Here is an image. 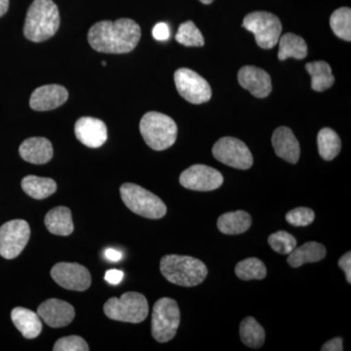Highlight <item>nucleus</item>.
Returning a JSON list of instances; mask_svg holds the SVG:
<instances>
[{
  "label": "nucleus",
  "instance_id": "c85d7f7f",
  "mask_svg": "<svg viewBox=\"0 0 351 351\" xmlns=\"http://www.w3.org/2000/svg\"><path fill=\"white\" fill-rule=\"evenodd\" d=\"M235 274L242 280H262L267 276V267L258 258H249L237 263Z\"/></svg>",
  "mask_w": 351,
  "mask_h": 351
},
{
  "label": "nucleus",
  "instance_id": "6ab92c4d",
  "mask_svg": "<svg viewBox=\"0 0 351 351\" xmlns=\"http://www.w3.org/2000/svg\"><path fill=\"white\" fill-rule=\"evenodd\" d=\"M19 152L25 161L36 165L49 162L54 154L50 141L43 137L27 138L20 145Z\"/></svg>",
  "mask_w": 351,
  "mask_h": 351
},
{
  "label": "nucleus",
  "instance_id": "0eeeda50",
  "mask_svg": "<svg viewBox=\"0 0 351 351\" xmlns=\"http://www.w3.org/2000/svg\"><path fill=\"white\" fill-rule=\"evenodd\" d=\"M180 321L181 313L177 302L170 298L158 300L152 311V337L158 343H167L177 334Z\"/></svg>",
  "mask_w": 351,
  "mask_h": 351
},
{
  "label": "nucleus",
  "instance_id": "4468645a",
  "mask_svg": "<svg viewBox=\"0 0 351 351\" xmlns=\"http://www.w3.org/2000/svg\"><path fill=\"white\" fill-rule=\"evenodd\" d=\"M38 314L48 326L62 328L68 326L73 322L75 311L69 302L58 299H50L38 306Z\"/></svg>",
  "mask_w": 351,
  "mask_h": 351
},
{
  "label": "nucleus",
  "instance_id": "f257e3e1",
  "mask_svg": "<svg viewBox=\"0 0 351 351\" xmlns=\"http://www.w3.org/2000/svg\"><path fill=\"white\" fill-rule=\"evenodd\" d=\"M140 25L131 19L101 21L88 32V41L94 50L110 54H125L135 49L141 39Z\"/></svg>",
  "mask_w": 351,
  "mask_h": 351
},
{
  "label": "nucleus",
  "instance_id": "7ed1b4c3",
  "mask_svg": "<svg viewBox=\"0 0 351 351\" xmlns=\"http://www.w3.org/2000/svg\"><path fill=\"white\" fill-rule=\"evenodd\" d=\"M160 271L169 282L182 287H195L205 280V263L189 256L167 255L161 258Z\"/></svg>",
  "mask_w": 351,
  "mask_h": 351
},
{
  "label": "nucleus",
  "instance_id": "a19ab883",
  "mask_svg": "<svg viewBox=\"0 0 351 351\" xmlns=\"http://www.w3.org/2000/svg\"><path fill=\"white\" fill-rule=\"evenodd\" d=\"M203 4H211L213 0H199Z\"/></svg>",
  "mask_w": 351,
  "mask_h": 351
},
{
  "label": "nucleus",
  "instance_id": "2eb2a0df",
  "mask_svg": "<svg viewBox=\"0 0 351 351\" xmlns=\"http://www.w3.org/2000/svg\"><path fill=\"white\" fill-rule=\"evenodd\" d=\"M239 84L256 98H267L271 93V78L267 71L257 66H246L240 69Z\"/></svg>",
  "mask_w": 351,
  "mask_h": 351
},
{
  "label": "nucleus",
  "instance_id": "72a5a7b5",
  "mask_svg": "<svg viewBox=\"0 0 351 351\" xmlns=\"http://www.w3.org/2000/svg\"><path fill=\"white\" fill-rule=\"evenodd\" d=\"M53 350L87 351L89 350V346H88L86 341L82 337L69 336L58 339L54 348H53Z\"/></svg>",
  "mask_w": 351,
  "mask_h": 351
},
{
  "label": "nucleus",
  "instance_id": "79ce46f5",
  "mask_svg": "<svg viewBox=\"0 0 351 351\" xmlns=\"http://www.w3.org/2000/svg\"><path fill=\"white\" fill-rule=\"evenodd\" d=\"M101 64H103L104 66H107V63H106V62H101Z\"/></svg>",
  "mask_w": 351,
  "mask_h": 351
},
{
  "label": "nucleus",
  "instance_id": "a878e982",
  "mask_svg": "<svg viewBox=\"0 0 351 351\" xmlns=\"http://www.w3.org/2000/svg\"><path fill=\"white\" fill-rule=\"evenodd\" d=\"M307 73L311 76V87L314 91L323 92L332 86L335 77L330 64L324 61L306 64Z\"/></svg>",
  "mask_w": 351,
  "mask_h": 351
},
{
  "label": "nucleus",
  "instance_id": "7c9ffc66",
  "mask_svg": "<svg viewBox=\"0 0 351 351\" xmlns=\"http://www.w3.org/2000/svg\"><path fill=\"white\" fill-rule=\"evenodd\" d=\"M176 40L186 47H202L205 40L193 21L182 23L176 34Z\"/></svg>",
  "mask_w": 351,
  "mask_h": 351
},
{
  "label": "nucleus",
  "instance_id": "f704fd0d",
  "mask_svg": "<svg viewBox=\"0 0 351 351\" xmlns=\"http://www.w3.org/2000/svg\"><path fill=\"white\" fill-rule=\"evenodd\" d=\"M152 36L158 41H166L170 38V29L166 23H158L152 29Z\"/></svg>",
  "mask_w": 351,
  "mask_h": 351
},
{
  "label": "nucleus",
  "instance_id": "c756f323",
  "mask_svg": "<svg viewBox=\"0 0 351 351\" xmlns=\"http://www.w3.org/2000/svg\"><path fill=\"white\" fill-rule=\"evenodd\" d=\"M332 31L338 38L351 40V10L348 7L337 9L330 17Z\"/></svg>",
  "mask_w": 351,
  "mask_h": 351
},
{
  "label": "nucleus",
  "instance_id": "a211bd4d",
  "mask_svg": "<svg viewBox=\"0 0 351 351\" xmlns=\"http://www.w3.org/2000/svg\"><path fill=\"white\" fill-rule=\"evenodd\" d=\"M271 141L277 156L289 163L295 164L299 161L301 147L290 128L279 127L274 131Z\"/></svg>",
  "mask_w": 351,
  "mask_h": 351
},
{
  "label": "nucleus",
  "instance_id": "20e7f679",
  "mask_svg": "<svg viewBox=\"0 0 351 351\" xmlns=\"http://www.w3.org/2000/svg\"><path fill=\"white\" fill-rule=\"evenodd\" d=\"M140 131L145 142L154 151H165L177 140V124L168 115L160 112L145 113L141 120Z\"/></svg>",
  "mask_w": 351,
  "mask_h": 351
},
{
  "label": "nucleus",
  "instance_id": "4c0bfd02",
  "mask_svg": "<svg viewBox=\"0 0 351 351\" xmlns=\"http://www.w3.org/2000/svg\"><path fill=\"white\" fill-rule=\"evenodd\" d=\"M322 351H341L343 350V339L335 338L330 339L326 343L323 345L321 348Z\"/></svg>",
  "mask_w": 351,
  "mask_h": 351
},
{
  "label": "nucleus",
  "instance_id": "393cba45",
  "mask_svg": "<svg viewBox=\"0 0 351 351\" xmlns=\"http://www.w3.org/2000/svg\"><path fill=\"white\" fill-rule=\"evenodd\" d=\"M23 191L34 199H45L57 191L56 182L50 178L27 176L22 181Z\"/></svg>",
  "mask_w": 351,
  "mask_h": 351
},
{
  "label": "nucleus",
  "instance_id": "bb28decb",
  "mask_svg": "<svg viewBox=\"0 0 351 351\" xmlns=\"http://www.w3.org/2000/svg\"><path fill=\"white\" fill-rule=\"evenodd\" d=\"M240 338L245 346L251 348H262L265 343V332L255 318L248 316L242 320L239 329Z\"/></svg>",
  "mask_w": 351,
  "mask_h": 351
},
{
  "label": "nucleus",
  "instance_id": "aec40b11",
  "mask_svg": "<svg viewBox=\"0 0 351 351\" xmlns=\"http://www.w3.org/2000/svg\"><path fill=\"white\" fill-rule=\"evenodd\" d=\"M11 319L25 339L38 338L43 331L38 314L25 307H15L11 313Z\"/></svg>",
  "mask_w": 351,
  "mask_h": 351
},
{
  "label": "nucleus",
  "instance_id": "4be33fe9",
  "mask_svg": "<svg viewBox=\"0 0 351 351\" xmlns=\"http://www.w3.org/2000/svg\"><path fill=\"white\" fill-rule=\"evenodd\" d=\"M44 223L51 233L59 237H68L75 228L71 210L64 206L54 208L48 212Z\"/></svg>",
  "mask_w": 351,
  "mask_h": 351
},
{
  "label": "nucleus",
  "instance_id": "dca6fc26",
  "mask_svg": "<svg viewBox=\"0 0 351 351\" xmlns=\"http://www.w3.org/2000/svg\"><path fill=\"white\" fill-rule=\"evenodd\" d=\"M68 98V90L61 85H44L34 90L29 100V105L32 110L36 112H46L61 107Z\"/></svg>",
  "mask_w": 351,
  "mask_h": 351
},
{
  "label": "nucleus",
  "instance_id": "ea45409f",
  "mask_svg": "<svg viewBox=\"0 0 351 351\" xmlns=\"http://www.w3.org/2000/svg\"><path fill=\"white\" fill-rule=\"evenodd\" d=\"M9 0H0V18L8 11Z\"/></svg>",
  "mask_w": 351,
  "mask_h": 351
},
{
  "label": "nucleus",
  "instance_id": "c9c22d12",
  "mask_svg": "<svg viewBox=\"0 0 351 351\" xmlns=\"http://www.w3.org/2000/svg\"><path fill=\"white\" fill-rule=\"evenodd\" d=\"M339 267L345 271L346 281L351 283V253L348 252L345 255L339 258L338 262Z\"/></svg>",
  "mask_w": 351,
  "mask_h": 351
},
{
  "label": "nucleus",
  "instance_id": "e433bc0d",
  "mask_svg": "<svg viewBox=\"0 0 351 351\" xmlns=\"http://www.w3.org/2000/svg\"><path fill=\"white\" fill-rule=\"evenodd\" d=\"M124 274L121 270L119 269H110L106 272L105 280L107 282L112 284V285H117L121 282L123 279Z\"/></svg>",
  "mask_w": 351,
  "mask_h": 351
},
{
  "label": "nucleus",
  "instance_id": "ddd939ff",
  "mask_svg": "<svg viewBox=\"0 0 351 351\" xmlns=\"http://www.w3.org/2000/svg\"><path fill=\"white\" fill-rule=\"evenodd\" d=\"M51 276L58 285L66 290L83 292L91 285V274L89 270L80 263H57L51 269Z\"/></svg>",
  "mask_w": 351,
  "mask_h": 351
},
{
  "label": "nucleus",
  "instance_id": "cd10ccee",
  "mask_svg": "<svg viewBox=\"0 0 351 351\" xmlns=\"http://www.w3.org/2000/svg\"><path fill=\"white\" fill-rule=\"evenodd\" d=\"M317 144L319 154L324 160H332L341 152V138L332 129H321L318 133Z\"/></svg>",
  "mask_w": 351,
  "mask_h": 351
},
{
  "label": "nucleus",
  "instance_id": "9b49d317",
  "mask_svg": "<svg viewBox=\"0 0 351 351\" xmlns=\"http://www.w3.org/2000/svg\"><path fill=\"white\" fill-rule=\"evenodd\" d=\"M178 92L189 103L199 105L206 103L212 97L209 83L202 76L189 69H180L174 75Z\"/></svg>",
  "mask_w": 351,
  "mask_h": 351
},
{
  "label": "nucleus",
  "instance_id": "f3484780",
  "mask_svg": "<svg viewBox=\"0 0 351 351\" xmlns=\"http://www.w3.org/2000/svg\"><path fill=\"white\" fill-rule=\"evenodd\" d=\"M76 138L83 145L97 149L105 144L108 138L107 126L100 119L93 117H82L76 121Z\"/></svg>",
  "mask_w": 351,
  "mask_h": 351
},
{
  "label": "nucleus",
  "instance_id": "412c9836",
  "mask_svg": "<svg viewBox=\"0 0 351 351\" xmlns=\"http://www.w3.org/2000/svg\"><path fill=\"white\" fill-rule=\"evenodd\" d=\"M326 248L318 242H306L289 254L287 262L292 267H302V265L317 263L326 257Z\"/></svg>",
  "mask_w": 351,
  "mask_h": 351
},
{
  "label": "nucleus",
  "instance_id": "2f4dec72",
  "mask_svg": "<svg viewBox=\"0 0 351 351\" xmlns=\"http://www.w3.org/2000/svg\"><path fill=\"white\" fill-rule=\"evenodd\" d=\"M269 244L277 253L289 255L297 247V240L290 233L281 230L269 235Z\"/></svg>",
  "mask_w": 351,
  "mask_h": 351
},
{
  "label": "nucleus",
  "instance_id": "423d86ee",
  "mask_svg": "<svg viewBox=\"0 0 351 351\" xmlns=\"http://www.w3.org/2000/svg\"><path fill=\"white\" fill-rule=\"evenodd\" d=\"M104 311L110 319L137 324L147 317L149 302L140 293L127 292L119 299L108 300L104 306Z\"/></svg>",
  "mask_w": 351,
  "mask_h": 351
},
{
  "label": "nucleus",
  "instance_id": "39448f33",
  "mask_svg": "<svg viewBox=\"0 0 351 351\" xmlns=\"http://www.w3.org/2000/svg\"><path fill=\"white\" fill-rule=\"evenodd\" d=\"M120 195L124 204L133 213L144 218L158 219L163 218L167 207L162 200L138 184L126 182L120 188Z\"/></svg>",
  "mask_w": 351,
  "mask_h": 351
},
{
  "label": "nucleus",
  "instance_id": "58836bf2",
  "mask_svg": "<svg viewBox=\"0 0 351 351\" xmlns=\"http://www.w3.org/2000/svg\"><path fill=\"white\" fill-rule=\"evenodd\" d=\"M105 257L107 260L110 261V262H119V261L121 260L122 254L120 253L119 251L114 250V249H107L105 251Z\"/></svg>",
  "mask_w": 351,
  "mask_h": 351
},
{
  "label": "nucleus",
  "instance_id": "9d476101",
  "mask_svg": "<svg viewBox=\"0 0 351 351\" xmlns=\"http://www.w3.org/2000/svg\"><path fill=\"white\" fill-rule=\"evenodd\" d=\"M213 156L219 162L235 168L247 170L253 165V156L250 149L239 138L223 137L214 145Z\"/></svg>",
  "mask_w": 351,
  "mask_h": 351
},
{
  "label": "nucleus",
  "instance_id": "473e14b6",
  "mask_svg": "<svg viewBox=\"0 0 351 351\" xmlns=\"http://www.w3.org/2000/svg\"><path fill=\"white\" fill-rule=\"evenodd\" d=\"M315 214L313 210L306 207H299L288 212L286 215V221L294 226H306L313 223Z\"/></svg>",
  "mask_w": 351,
  "mask_h": 351
},
{
  "label": "nucleus",
  "instance_id": "5701e85b",
  "mask_svg": "<svg viewBox=\"0 0 351 351\" xmlns=\"http://www.w3.org/2000/svg\"><path fill=\"white\" fill-rule=\"evenodd\" d=\"M219 232L228 235L241 234L246 232L252 225L250 215L245 211L230 212L221 215L218 219Z\"/></svg>",
  "mask_w": 351,
  "mask_h": 351
},
{
  "label": "nucleus",
  "instance_id": "6e6552de",
  "mask_svg": "<svg viewBox=\"0 0 351 351\" xmlns=\"http://www.w3.org/2000/svg\"><path fill=\"white\" fill-rule=\"evenodd\" d=\"M242 25L255 36L258 45L263 49L274 48L282 32V24L279 18L265 11L248 14Z\"/></svg>",
  "mask_w": 351,
  "mask_h": 351
},
{
  "label": "nucleus",
  "instance_id": "f03ea898",
  "mask_svg": "<svg viewBox=\"0 0 351 351\" xmlns=\"http://www.w3.org/2000/svg\"><path fill=\"white\" fill-rule=\"evenodd\" d=\"M59 27V9L53 0H34L25 17V38L34 43H43L52 38Z\"/></svg>",
  "mask_w": 351,
  "mask_h": 351
},
{
  "label": "nucleus",
  "instance_id": "f8f14e48",
  "mask_svg": "<svg viewBox=\"0 0 351 351\" xmlns=\"http://www.w3.org/2000/svg\"><path fill=\"white\" fill-rule=\"evenodd\" d=\"M223 182V177L221 172L202 164L191 166L180 176V184L191 191H215L221 188Z\"/></svg>",
  "mask_w": 351,
  "mask_h": 351
},
{
  "label": "nucleus",
  "instance_id": "b1692460",
  "mask_svg": "<svg viewBox=\"0 0 351 351\" xmlns=\"http://www.w3.org/2000/svg\"><path fill=\"white\" fill-rule=\"evenodd\" d=\"M278 59L285 61L289 58L295 60H302L307 56V45L304 39L297 34H284L278 40Z\"/></svg>",
  "mask_w": 351,
  "mask_h": 351
},
{
  "label": "nucleus",
  "instance_id": "1a4fd4ad",
  "mask_svg": "<svg viewBox=\"0 0 351 351\" xmlns=\"http://www.w3.org/2000/svg\"><path fill=\"white\" fill-rule=\"evenodd\" d=\"M31 237V228L24 219H13L0 226V256L7 260L17 258Z\"/></svg>",
  "mask_w": 351,
  "mask_h": 351
}]
</instances>
